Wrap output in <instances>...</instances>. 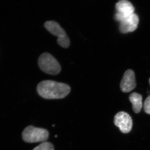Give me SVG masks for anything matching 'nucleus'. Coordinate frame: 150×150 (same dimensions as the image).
<instances>
[{
  "mask_svg": "<svg viewBox=\"0 0 150 150\" xmlns=\"http://www.w3.org/2000/svg\"><path fill=\"white\" fill-rule=\"evenodd\" d=\"M37 90L39 95L45 99H61L69 93L71 88L66 83L45 80L38 83Z\"/></svg>",
  "mask_w": 150,
  "mask_h": 150,
  "instance_id": "nucleus-1",
  "label": "nucleus"
},
{
  "mask_svg": "<svg viewBox=\"0 0 150 150\" xmlns=\"http://www.w3.org/2000/svg\"><path fill=\"white\" fill-rule=\"evenodd\" d=\"M38 66L40 69L48 74H59L61 71V67L59 62L48 53L41 54L38 59Z\"/></svg>",
  "mask_w": 150,
  "mask_h": 150,
  "instance_id": "nucleus-2",
  "label": "nucleus"
},
{
  "mask_svg": "<svg viewBox=\"0 0 150 150\" xmlns=\"http://www.w3.org/2000/svg\"><path fill=\"white\" fill-rule=\"evenodd\" d=\"M22 135L25 142L33 143L45 142L48 139L49 133L46 129L30 126L24 129Z\"/></svg>",
  "mask_w": 150,
  "mask_h": 150,
  "instance_id": "nucleus-3",
  "label": "nucleus"
},
{
  "mask_svg": "<svg viewBox=\"0 0 150 150\" xmlns=\"http://www.w3.org/2000/svg\"><path fill=\"white\" fill-rule=\"evenodd\" d=\"M45 28L52 35L58 37L57 42L63 48H69L70 45L69 38L60 25L55 21H47L44 23Z\"/></svg>",
  "mask_w": 150,
  "mask_h": 150,
  "instance_id": "nucleus-4",
  "label": "nucleus"
},
{
  "mask_svg": "<svg viewBox=\"0 0 150 150\" xmlns=\"http://www.w3.org/2000/svg\"><path fill=\"white\" fill-rule=\"evenodd\" d=\"M117 12L114 18L116 21L121 22L134 13L135 9L131 3L127 0H121L115 5Z\"/></svg>",
  "mask_w": 150,
  "mask_h": 150,
  "instance_id": "nucleus-5",
  "label": "nucleus"
},
{
  "mask_svg": "<svg viewBox=\"0 0 150 150\" xmlns=\"http://www.w3.org/2000/svg\"><path fill=\"white\" fill-rule=\"evenodd\" d=\"M114 124L120 131L124 134L131 131L133 126V121L130 115L127 112L120 111L114 117Z\"/></svg>",
  "mask_w": 150,
  "mask_h": 150,
  "instance_id": "nucleus-6",
  "label": "nucleus"
},
{
  "mask_svg": "<svg viewBox=\"0 0 150 150\" xmlns=\"http://www.w3.org/2000/svg\"><path fill=\"white\" fill-rule=\"evenodd\" d=\"M120 88L124 93L132 91L137 86L135 73L133 70L128 69L125 71L120 83Z\"/></svg>",
  "mask_w": 150,
  "mask_h": 150,
  "instance_id": "nucleus-7",
  "label": "nucleus"
},
{
  "mask_svg": "<svg viewBox=\"0 0 150 150\" xmlns=\"http://www.w3.org/2000/svg\"><path fill=\"white\" fill-rule=\"evenodd\" d=\"M120 23L119 29L121 33L133 32L138 28L139 18L138 15L134 13Z\"/></svg>",
  "mask_w": 150,
  "mask_h": 150,
  "instance_id": "nucleus-8",
  "label": "nucleus"
},
{
  "mask_svg": "<svg viewBox=\"0 0 150 150\" xmlns=\"http://www.w3.org/2000/svg\"><path fill=\"white\" fill-rule=\"evenodd\" d=\"M129 99L132 103L134 112L136 113L140 112L143 107L142 96L137 93H133L129 96Z\"/></svg>",
  "mask_w": 150,
  "mask_h": 150,
  "instance_id": "nucleus-9",
  "label": "nucleus"
},
{
  "mask_svg": "<svg viewBox=\"0 0 150 150\" xmlns=\"http://www.w3.org/2000/svg\"><path fill=\"white\" fill-rule=\"evenodd\" d=\"M33 150H54V146L49 142H43Z\"/></svg>",
  "mask_w": 150,
  "mask_h": 150,
  "instance_id": "nucleus-10",
  "label": "nucleus"
},
{
  "mask_svg": "<svg viewBox=\"0 0 150 150\" xmlns=\"http://www.w3.org/2000/svg\"><path fill=\"white\" fill-rule=\"evenodd\" d=\"M144 108L146 113L150 114V96H149L145 100Z\"/></svg>",
  "mask_w": 150,
  "mask_h": 150,
  "instance_id": "nucleus-11",
  "label": "nucleus"
},
{
  "mask_svg": "<svg viewBox=\"0 0 150 150\" xmlns=\"http://www.w3.org/2000/svg\"><path fill=\"white\" fill-rule=\"evenodd\" d=\"M149 83H150V78L149 79Z\"/></svg>",
  "mask_w": 150,
  "mask_h": 150,
  "instance_id": "nucleus-12",
  "label": "nucleus"
}]
</instances>
